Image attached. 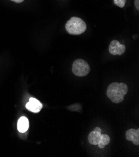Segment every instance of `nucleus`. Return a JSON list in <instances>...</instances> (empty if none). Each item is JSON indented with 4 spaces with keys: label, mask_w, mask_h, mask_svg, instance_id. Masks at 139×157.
Instances as JSON below:
<instances>
[{
    "label": "nucleus",
    "mask_w": 139,
    "mask_h": 157,
    "mask_svg": "<svg viewBox=\"0 0 139 157\" xmlns=\"http://www.w3.org/2000/svg\"><path fill=\"white\" fill-rule=\"evenodd\" d=\"M126 139L128 141H131L135 145H139V129H130L126 133Z\"/></svg>",
    "instance_id": "nucleus-6"
},
{
    "label": "nucleus",
    "mask_w": 139,
    "mask_h": 157,
    "mask_svg": "<svg viewBox=\"0 0 139 157\" xmlns=\"http://www.w3.org/2000/svg\"><path fill=\"white\" fill-rule=\"evenodd\" d=\"M101 137H102L101 132H99L94 130L89 133L88 136V141L89 144H90L91 145H97L100 142Z\"/></svg>",
    "instance_id": "nucleus-7"
},
{
    "label": "nucleus",
    "mask_w": 139,
    "mask_h": 157,
    "mask_svg": "<svg viewBox=\"0 0 139 157\" xmlns=\"http://www.w3.org/2000/svg\"><path fill=\"white\" fill-rule=\"evenodd\" d=\"M135 5L136 8L138 10H139V0H135Z\"/></svg>",
    "instance_id": "nucleus-11"
},
{
    "label": "nucleus",
    "mask_w": 139,
    "mask_h": 157,
    "mask_svg": "<svg viewBox=\"0 0 139 157\" xmlns=\"http://www.w3.org/2000/svg\"><path fill=\"white\" fill-rule=\"evenodd\" d=\"M26 108L29 111L33 113H39L42 108V103L36 98H31L26 105Z\"/></svg>",
    "instance_id": "nucleus-5"
},
{
    "label": "nucleus",
    "mask_w": 139,
    "mask_h": 157,
    "mask_svg": "<svg viewBox=\"0 0 139 157\" xmlns=\"http://www.w3.org/2000/svg\"><path fill=\"white\" fill-rule=\"evenodd\" d=\"M94 130L97 131V132H101V131H102V130H101V129L100 128H99V127H96V128H95Z\"/></svg>",
    "instance_id": "nucleus-13"
},
{
    "label": "nucleus",
    "mask_w": 139,
    "mask_h": 157,
    "mask_svg": "<svg viewBox=\"0 0 139 157\" xmlns=\"http://www.w3.org/2000/svg\"><path fill=\"white\" fill-rule=\"evenodd\" d=\"M114 3L119 7L123 8L126 5V0H114Z\"/></svg>",
    "instance_id": "nucleus-10"
},
{
    "label": "nucleus",
    "mask_w": 139,
    "mask_h": 157,
    "mask_svg": "<svg viewBox=\"0 0 139 157\" xmlns=\"http://www.w3.org/2000/svg\"><path fill=\"white\" fill-rule=\"evenodd\" d=\"M110 142H111V138H110L109 136H108L107 135H102V134L101 140L100 141L99 144L97 145L100 148H103L106 145L109 144L110 143Z\"/></svg>",
    "instance_id": "nucleus-9"
},
{
    "label": "nucleus",
    "mask_w": 139,
    "mask_h": 157,
    "mask_svg": "<svg viewBox=\"0 0 139 157\" xmlns=\"http://www.w3.org/2000/svg\"><path fill=\"white\" fill-rule=\"evenodd\" d=\"M90 71V67L87 63L81 59L74 61L72 65V72L78 76H85Z\"/></svg>",
    "instance_id": "nucleus-3"
},
{
    "label": "nucleus",
    "mask_w": 139,
    "mask_h": 157,
    "mask_svg": "<svg viewBox=\"0 0 139 157\" xmlns=\"http://www.w3.org/2000/svg\"><path fill=\"white\" fill-rule=\"evenodd\" d=\"M87 29L86 23L80 18L72 17L66 24V29L68 32L73 35H79Z\"/></svg>",
    "instance_id": "nucleus-2"
},
{
    "label": "nucleus",
    "mask_w": 139,
    "mask_h": 157,
    "mask_svg": "<svg viewBox=\"0 0 139 157\" xmlns=\"http://www.w3.org/2000/svg\"><path fill=\"white\" fill-rule=\"evenodd\" d=\"M11 1L17 3H22L24 0H11Z\"/></svg>",
    "instance_id": "nucleus-12"
},
{
    "label": "nucleus",
    "mask_w": 139,
    "mask_h": 157,
    "mask_svg": "<svg viewBox=\"0 0 139 157\" xmlns=\"http://www.w3.org/2000/svg\"><path fill=\"white\" fill-rule=\"evenodd\" d=\"M128 91L127 85L123 83H112L107 88V95L113 103H119L124 98Z\"/></svg>",
    "instance_id": "nucleus-1"
},
{
    "label": "nucleus",
    "mask_w": 139,
    "mask_h": 157,
    "mask_svg": "<svg viewBox=\"0 0 139 157\" xmlns=\"http://www.w3.org/2000/svg\"><path fill=\"white\" fill-rule=\"evenodd\" d=\"M17 128L20 132L24 133L29 128V120L25 117H21L18 121L17 124Z\"/></svg>",
    "instance_id": "nucleus-8"
},
{
    "label": "nucleus",
    "mask_w": 139,
    "mask_h": 157,
    "mask_svg": "<svg viewBox=\"0 0 139 157\" xmlns=\"http://www.w3.org/2000/svg\"><path fill=\"white\" fill-rule=\"evenodd\" d=\"M126 50V46L124 44H120L117 40H113L111 43L109 48V52L113 55H122L124 53Z\"/></svg>",
    "instance_id": "nucleus-4"
}]
</instances>
